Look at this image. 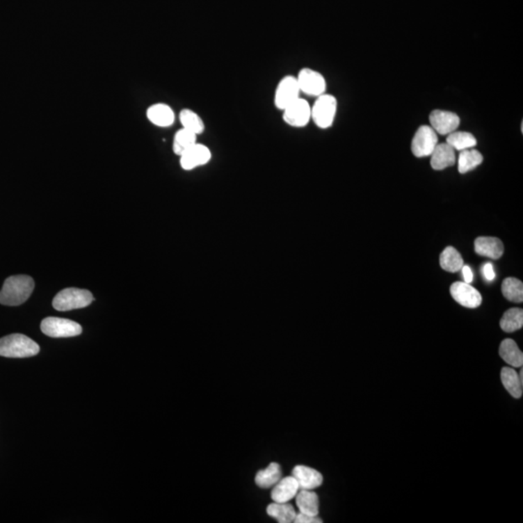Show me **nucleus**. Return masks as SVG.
I'll list each match as a JSON object with an SVG mask.
<instances>
[{"label": "nucleus", "mask_w": 523, "mask_h": 523, "mask_svg": "<svg viewBox=\"0 0 523 523\" xmlns=\"http://www.w3.org/2000/svg\"><path fill=\"white\" fill-rule=\"evenodd\" d=\"M34 286V280L31 276H10L0 291V303L8 307L23 305L31 297Z\"/></svg>", "instance_id": "nucleus-1"}, {"label": "nucleus", "mask_w": 523, "mask_h": 523, "mask_svg": "<svg viewBox=\"0 0 523 523\" xmlns=\"http://www.w3.org/2000/svg\"><path fill=\"white\" fill-rule=\"evenodd\" d=\"M40 347L26 335L14 334L0 339V356L5 357H29L36 356Z\"/></svg>", "instance_id": "nucleus-2"}, {"label": "nucleus", "mask_w": 523, "mask_h": 523, "mask_svg": "<svg viewBox=\"0 0 523 523\" xmlns=\"http://www.w3.org/2000/svg\"><path fill=\"white\" fill-rule=\"evenodd\" d=\"M95 300L92 293L88 290L78 288H67L61 291L54 297L53 307L58 312H69L88 307Z\"/></svg>", "instance_id": "nucleus-3"}, {"label": "nucleus", "mask_w": 523, "mask_h": 523, "mask_svg": "<svg viewBox=\"0 0 523 523\" xmlns=\"http://www.w3.org/2000/svg\"><path fill=\"white\" fill-rule=\"evenodd\" d=\"M337 112V98L325 93L316 98L314 104L312 106V120L321 129H328L334 124Z\"/></svg>", "instance_id": "nucleus-4"}, {"label": "nucleus", "mask_w": 523, "mask_h": 523, "mask_svg": "<svg viewBox=\"0 0 523 523\" xmlns=\"http://www.w3.org/2000/svg\"><path fill=\"white\" fill-rule=\"evenodd\" d=\"M41 330L43 334L54 339L73 337L80 335L83 328L77 322L63 318L48 317L42 321Z\"/></svg>", "instance_id": "nucleus-5"}, {"label": "nucleus", "mask_w": 523, "mask_h": 523, "mask_svg": "<svg viewBox=\"0 0 523 523\" xmlns=\"http://www.w3.org/2000/svg\"><path fill=\"white\" fill-rule=\"evenodd\" d=\"M300 93L302 92L298 86L297 77L293 75L284 76L276 86L273 97L275 108L282 112L289 105L300 97Z\"/></svg>", "instance_id": "nucleus-6"}, {"label": "nucleus", "mask_w": 523, "mask_h": 523, "mask_svg": "<svg viewBox=\"0 0 523 523\" xmlns=\"http://www.w3.org/2000/svg\"><path fill=\"white\" fill-rule=\"evenodd\" d=\"M296 77L300 92L303 95L316 98L325 95L327 90V81L324 76L314 69L303 68Z\"/></svg>", "instance_id": "nucleus-7"}, {"label": "nucleus", "mask_w": 523, "mask_h": 523, "mask_svg": "<svg viewBox=\"0 0 523 523\" xmlns=\"http://www.w3.org/2000/svg\"><path fill=\"white\" fill-rule=\"evenodd\" d=\"M282 120L289 127L303 128L312 120V106L300 97L282 111Z\"/></svg>", "instance_id": "nucleus-8"}, {"label": "nucleus", "mask_w": 523, "mask_h": 523, "mask_svg": "<svg viewBox=\"0 0 523 523\" xmlns=\"http://www.w3.org/2000/svg\"><path fill=\"white\" fill-rule=\"evenodd\" d=\"M437 145V133L433 127L423 125L418 128L412 140L411 150L416 157L431 156Z\"/></svg>", "instance_id": "nucleus-9"}, {"label": "nucleus", "mask_w": 523, "mask_h": 523, "mask_svg": "<svg viewBox=\"0 0 523 523\" xmlns=\"http://www.w3.org/2000/svg\"><path fill=\"white\" fill-rule=\"evenodd\" d=\"M212 157L211 150L206 145L195 144L179 156V164L184 171H192L196 168L204 166L211 162Z\"/></svg>", "instance_id": "nucleus-10"}, {"label": "nucleus", "mask_w": 523, "mask_h": 523, "mask_svg": "<svg viewBox=\"0 0 523 523\" xmlns=\"http://www.w3.org/2000/svg\"><path fill=\"white\" fill-rule=\"evenodd\" d=\"M450 292L453 300L462 307L477 308L482 305V295L468 283L455 282L451 286Z\"/></svg>", "instance_id": "nucleus-11"}, {"label": "nucleus", "mask_w": 523, "mask_h": 523, "mask_svg": "<svg viewBox=\"0 0 523 523\" xmlns=\"http://www.w3.org/2000/svg\"><path fill=\"white\" fill-rule=\"evenodd\" d=\"M429 122L437 134L449 135L458 130L460 124V118L455 113L435 110L429 115Z\"/></svg>", "instance_id": "nucleus-12"}, {"label": "nucleus", "mask_w": 523, "mask_h": 523, "mask_svg": "<svg viewBox=\"0 0 523 523\" xmlns=\"http://www.w3.org/2000/svg\"><path fill=\"white\" fill-rule=\"evenodd\" d=\"M145 115L152 124L160 128L171 127L176 122V113L171 106L166 103H155L150 105Z\"/></svg>", "instance_id": "nucleus-13"}, {"label": "nucleus", "mask_w": 523, "mask_h": 523, "mask_svg": "<svg viewBox=\"0 0 523 523\" xmlns=\"http://www.w3.org/2000/svg\"><path fill=\"white\" fill-rule=\"evenodd\" d=\"M292 476L297 480L300 490H312L322 485V474L319 471L305 465H297L292 471Z\"/></svg>", "instance_id": "nucleus-14"}, {"label": "nucleus", "mask_w": 523, "mask_h": 523, "mask_svg": "<svg viewBox=\"0 0 523 523\" xmlns=\"http://www.w3.org/2000/svg\"><path fill=\"white\" fill-rule=\"evenodd\" d=\"M475 251L478 255L497 260L504 253V246L499 239L480 236L475 241Z\"/></svg>", "instance_id": "nucleus-15"}, {"label": "nucleus", "mask_w": 523, "mask_h": 523, "mask_svg": "<svg viewBox=\"0 0 523 523\" xmlns=\"http://www.w3.org/2000/svg\"><path fill=\"white\" fill-rule=\"evenodd\" d=\"M300 488L297 480L290 476L284 478H280V482L276 483L271 492V498L273 502L286 503L296 497Z\"/></svg>", "instance_id": "nucleus-16"}, {"label": "nucleus", "mask_w": 523, "mask_h": 523, "mask_svg": "<svg viewBox=\"0 0 523 523\" xmlns=\"http://www.w3.org/2000/svg\"><path fill=\"white\" fill-rule=\"evenodd\" d=\"M431 164L433 169L436 171L446 169L456 164V150L446 144H438L431 155Z\"/></svg>", "instance_id": "nucleus-17"}, {"label": "nucleus", "mask_w": 523, "mask_h": 523, "mask_svg": "<svg viewBox=\"0 0 523 523\" xmlns=\"http://www.w3.org/2000/svg\"><path fill=\"white\" fill-rule=\"evenodd\" d=\"M499 355L503 361L513 367H522L523 354L515 340L507 339L501 342Z\"/></svg>", "instance_id": "nucleus-18"}, {"label": "nucleus", "mask_w": 523, "mask_h": 523, "mask_svg": "<svg viewBox=\"0 0 523 523\" xmlns=\"http://www.w3.org/2000/svg\"><path fill=\"white\" fill-rule=\"evenodd\" d=\"M179 120L182 128L191 131L197 136L203 134L204 130H206V124H204L203 118L191 108H182L179 113Z\"/></svg>", "instance_id": "nucleus-19"}, {"label": "nucleus", "mask_w": 523, "mask_h": 523, "mask_svg": "<svg viewBox=\"0 0 523 523\" xmlns=\"http://www.w3.org/2000/svg\"><path fill=\"white\" fill-rule=\"evenodd\" d=\"M501 382L510 396L515 399L522 396L523 382L520 380L519 373L512 367H503L501 370Z\"/></svg>", "instance_id": "nucleus-20"}, {"label": "nucleus", "mask_w": 523, "mask_h": 523, "mask_svg": "<svg viewBox=\"0 0 523 523\" xmlns=\"http://www.w3.org/2000/svg\"><path fill=\"white\" fill-rule=\"evenodd\" d=\"M296 503L303 514L314 517L319 514V498L312 490H300L296 495Z\"/></svg>", "instance_id": "nucleus-21"}, {"label": "nucleus", "mask_w": 523, "mask_h": 523, "mask_svg": "<svg viewBox=\"0 0 523 523\" xmlns=\"http://www.w3.org/2000/svg\"><path fill=\"white\" fill-rule=\"evenodd\" d=\"M282 476L280 465L278 463H271L266 469L259 471L255 477L256 485L261 488L275 487L280 482Z\"/></svg>", "instance_id": "nucleus-22"}, {"label": "nucleus", "mask_w": 523, "mask_h": 523, "mask_svg": "<svg viewBox=\"0 0 523 523\" xmlns=\"http://www.w3.org/2000/svg\"><path fill=\"white\" fill-rule=\"evenodd\" d=\"M266 513L270 517L280 523L293 522L297 515L295 508L292 505L286 503L275 502L266 508Z\"/></svg>", "instance_id": "nucleus-23"}, {"label": "nucleus", "mask_w": 523, "mask_h": 523, "mask_svg": "<svg viewBox=\"0 0 523 523\" xmlns=\"http://www.w3.org/2000/svg\"><path fill=\"white\" fill-rule=\"evenodd\" d=\"M198 136L192 133L191 131L184 129L177 130L172 140V152L177 156H182L190 147L197 144Z\"/></svg>", "instance_id": "nucleus-24"}, {"label": "nucleus", "mask_w": 523, "mask_h": 523, "mask_svg": "<svg viewBox=\"0 0 523 523\" xmlns=\"http://www.w3.org/2000/svg\"><path fill=\"white\" fill-rule=\"evenodd\" d=\"M446 143L453 150L461 152V150L473 149L477 145V140L469 132L456 130L455 132L448 135Z\"/></svg>", "instance_id": "nucleus-25"}, {"label": "nucleus", "mask_w": 523, "mask_h": 523, "mask_svg": "<svg viewBox=\"0 0 523 523\" xmlns=\"http://www.w3.org/2000/svg\"><path fill=\"white\" fill-rule=\"evenodd\" d=\"M440 266L444 271L456 273L465 266L460 252L453 246H448L440 255Z\"/></svg>", "instance_id": "nucleus-26"}, {"label": "nucleus", "mask_w": 523, "mask_h": 523, "mask_svg": "<svg viewBox=\"0 0 523 523\" xmlns=\"http://www.w3.org/2000/svg\"><path fill=\"white\" fill-rule=\"evenodd\" d=\"M483 157L482 154L476 150H461L458 157V171L460 174L472 171L478 165L482 164Z\"/></svg>", "instance_id": "nucleus-27"}, {"label": "nucleus", "mask_w": 523, "mask_h": 523, "mask_svg": "<svg viewBox=\"0 0 523 523\" xmlns=\"http://www.w3.org/2000/svg\"><path fill=\"white\" fill-rule=\"evenodd\" d=\"M523 325V310L522 308H510L501 318V329L506 332H514L522 329Z\"/></svg>", "instance_id": "nucleus-28"}, {"label": "nucleus", "mask_w": 523, "mask_h": 523, "mask_svg": "<svg viewBox=\"0 0 523 523\" xmlns=\"http://www.w3.org/2000/svg\"><path fill=\"white\" fill-rule=\"evenodd\" d=\"M503 296L510 302H523V284L522 281L515 277L506 278L502 283Z\"/></svg>", "instance_id": "nucleus-29"}, {"label": "nucleus", "mask_w": 523, "mask_h": 523, "mask_svg": "<svg viewBox=\"0 0 523 523\" xmlns=\"http://www.w3.org/2000/svg\"><path fill=\"white\" fill-rule=\"evenodd\" d=\"M295 523H322L323 520L318 515H309L298 513L293 520Z\"/></svg>", "instance_id": "nucleus-30"}, {"label": "nucleus", "mask_w": 523, "mask_h": 523, "mask_svg": "<svg viewBox=\"0 0 523 523\" xmlns=\"http://www.w3.org/2000/svg\"><path fill=\"white\" fill-rule=\"evenodd\" d=\"M483 275H485V277L487 278V280L492 281L493 280H494L495 273L494 270H493V266L492 265V264H485V265L483 266Z\"/></svg>", "instance_id": "nucleus-31"}, {"label": "nucleus", "mask_w": 523, "mask_h": 523, "mask_svg": "<svg viewBox=\"0 0 523 523\" xmlns=\"http://www.w3.org/2000/svg\"><path fill=\"white\" fill-rule=\"evenodd\" d=\"M461 270H462V275L463 278H465V282L470 284V283L472 282L474 280L472 271H471V268L468 266H463Z\"/></svg>", "instance_id": "nucleus-32"}, {"label": "nucleus", "mask_w": 523, "mask_h": 523, "mask_svg": "<svg viewBox=\"0 0 523 523\" xmlns=\"http://www.w3.org/2000/svg\"><path fill=\"white\" fill-rule=\"evenodd\" d=\"M519 375H520V380H522V381L523 382V370L522 369L520 370V372Z\"/></svg>", "instance_id": "nucleus-33"}]
</instances>
